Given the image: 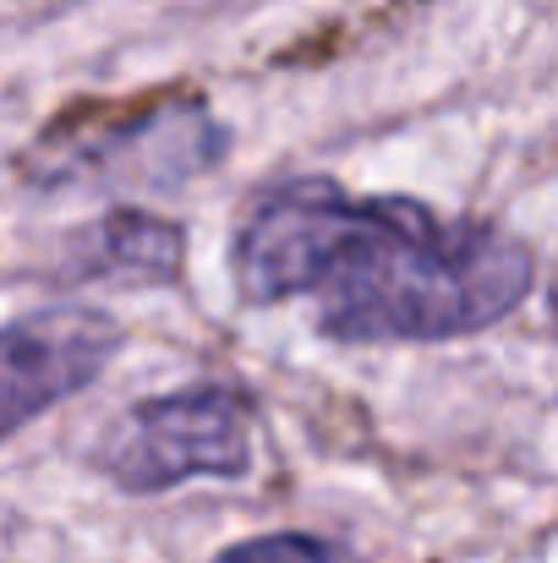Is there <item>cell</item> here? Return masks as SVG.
<instances>
[{
    "label": "cell",
    "mask_w": 558,
    "mask_h": 563,
    "mask_svg": "<svg viewBox=\"0 0 558 563\" xmlns=\"http://www.w3.org/2000/svg\"><path fill=\"white\" fill-rule=\"evenodd\" d=\"M230 148V132L203 104H154L127 121H105L94 132H66L28 159L33 187L44 191H138V187H182L214 170Z\"/></svg>",
    "instance_id": "obj_3"
},
{
    "label": "cell",
    "mask_w": 558,
    "mask_h": 563,
    "mask_svg": "<svg viewBox=\"0 0 558 563\" xmlns=\"http://www.w3.org/2000/svg\"><path fill=\"white\" fill-rule=\"evenodd\" d=\"M214 563H351V553L324 542V537H307V531H274V537H252V542L225 548Z\"/></svg>",
    "instance_id": "obj_6"
},
{
    "label": "cell",
    "mask_w": 558,
    "mask_h": 563,
    "mask_svg": "<svg viewBox=\"0 0 558 563\" xmlns=\"http://www.w3.org/2000/svg\"><path fill=\"white\" fill-rule=\"evenodd\" d=\"M230 268L241 301H313L335 340H460L510 318L537 279L532 246L488 219L313 176L252 197Z\"/></svg>",
    "instance_id": "obj_1"
},
{
    "label": "cell",
    "mask_w": 558,
    "mask_h": 563,
    "mask_svg": "<svg viewBox=\"0 0 558 563\" xmlns=\"http://www.w3.org/2000/svg\"><path fill=\"white\" fill-rule=\"evenodd\" d=\"M127 345V329L88 301L22 312L0 329V443L33 416L66 405L105 373Z\"/></svg>",
    "instance_id": "obj_4"
},
{
    "label": "cell",
    "mask_w": 558,
    "mask_h": 563,
    "mask_svg": "<svg viewBox=\"0 0 558 563\" xmlns=\"http://www.w3.org/2000/svg\"><path fill=\"white\" fill-rule=\"evenodd\" d=\"M186 263V230L149 208H110L99 224L77 230L66 246L72 279L110 285H171Z\"/></svg>",
    "instance_id": "obj_5"
},
{
    "label": "cell",
    "mask_w": 558,
    "mask_h": 563,
    "mask_svg": "<svg viewBox=\"0 0 558 563\" xmlns=\"http://www.w3.org/2000/svg\"><path fill=\"white\" fill-rule=\"evenodd\" d=\"M121 493L154 498L186 482H241L252 471L247 405L225 388H182L132 405L99 454Z\"/></svg>",
    "instance_id": "obj_2"
},
{
    "label": "cell",
    "mask_w": 558,
    "mask_h": 563,
    "mask_svg": "<svg viewBox=\"0 0 558 563\" xmlns=\"http://www.w3.org/2000/svg\"><path fill=\"white\" fill-rule=\"evenodd\" d=\"M548 307H554V318H558V279H554V290H548Z\"/></svg>",
    "instance_id": "obj_7"
}]
</instances>
